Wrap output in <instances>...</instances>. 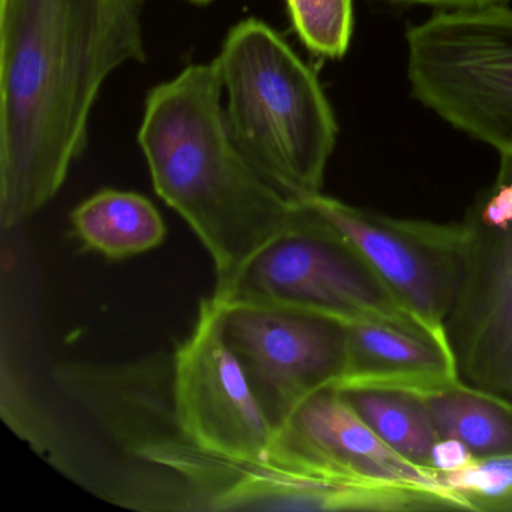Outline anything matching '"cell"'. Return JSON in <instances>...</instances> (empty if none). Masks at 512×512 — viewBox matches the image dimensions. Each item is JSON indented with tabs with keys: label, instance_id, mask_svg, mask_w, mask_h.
<instances>
[{
	"label": "cell",
	"instance_id": "obj_19",
	"mask_svg": "<svg viewBox=\"0 0 512 512\" xmlns=\"http://www.w3.org/2000/svg\"><path fill=\"white\" fill-rule=\"evenodd\" d=\"M383 2L394 7H425L443 11L508 4L509 0H383Z\"/></svg>",
	"mask_w": 512,
	"mask_h": 512
},
{
	"label": "cell",
	"instance_id": "obj_2",
	"mask_svg": "<svg viewBox=\"0 0 512 512\" xmlns=\"http://www.w3.org/2000/svg\"><path fill=\"white\" fill-rule=\"evenodd\" d=\"M64 391L130 466L109 499L158 511H322L328 476L278 443L271 461L212 454L182 430L172 356L59 367Z\"/></svg>",
	"mask_w": 512,
	"mask_h": 512
},
{
	"label": "cell",
	"instance_id": "obj_12",
	"mask_svg": "<svg viewBox=\"0 0 512 512\" xmlns=\"http://www.w3.org/2000/svg\"><path fill=\"white\" fill-rule=\"evenodd\" d=\"M278 434L370 478L455 494L440 484L437 472L406 460L383 442L335 389H325L305 401Z\"/></svg>",
	"mask_w": 512,
	"mask_h": 512
},
{
	"label": "cell",
	"instance_id": "obj_15",
	"mask_svg": "<svg viewBox=\"0 0 512 512\" xmlns=\"http://www.w3.org/2000/svg\"><path fill=\"white\" fill-rule=\"evenodd\" d=\"M338 392L383 442L406 460L430 469L431 448L439 434L421 395L388 389Z\"/></svg>",
	"mask_w": 512,
	"mask_h": 512
},
{
	"label": "cell",
	"instance_id": "obj_5",
	"mask_svg": "<svg viewBox=\"0 0 512 512\" xmlns=\"http://www.w3.org/2000/svg\"><path fill=\"white\" fill-rule=\"evenodd\" d=\"M406 50L413 98L512 157V8L436 11L407 28Z\"/></svg>",
	"mask_w": 512,
	"mask_h": 512
},
{
	"label": "cell",
	"instance_id": "obj_20",
	"mask_svg": "<svg viewBox=\"0 0 512 512\" xmlns=\"http://www.w3.org/2000/svg\"><path fill=\"white\" fill-rule=\"evenodd\" d=\"M484 512H512V493L488 505Z\"/></svg>",
	"mask_w": 512,
	"mask_h": 512
},
{
	"label": "cell",
	"instance_id": "obj_9",
	"mask_svg": "<svg viewBox=\"0 0 512 512\" xmlns=\"http://www.w3.org/2000/svg\"><path fill=\"white\" fill-rule=\"evenodd\" d=\"M223 317L224 299H202L193 331L172 355L176 416L193 442L212 454L274 460L278 433L227 343Z\"/></svg>",
	"mask_w": 512,
	"mask_h": 512
},
{
	"label": "cell",
	"instance_id": "obj_16",
	"mask_svg": "<svg viewBox=\"0 0 512 512\" xmlns=\"http://www.w3.org/2000/svg\"><path fill=\"white\" fill-rule=\"evenodd\" d=\"M290 22L305 49L323 59H341L352 43L353 0H286Z\"/></svg>",
	"mask_w": 512,
	"mask_h": 512
},
{
	"label": "cell",
	"instance_id": "obj_10",
	"mask_svg": "<svg viewBox=\"0 0 512 512\" xmlns=\"http://www.w3.org/2000/svg\"><path fill=\"white\" fill-rule=\"evenodd\" d=\"M302 202L340 230L395 298L431 332L445 337L460 271V223L389 217L320 193Z\"/></svg>",
	"mask_w": 512,
	"mask_h": 512
},
{
	"label": "cell",
	"instance_id": "obj_7",
	"mask_svg": "<svg viewBox=\"0 0 512 512\" xmlns=\"http://www.w3.org/2000/svg\"><path fill=\"white\" fill-rule=\"evenodd\" d=\"M443 332L461 383L512 404V157L460 223V271Z\"/></svg>",
	"mask_w": 512,
	"mask_h": 512
},
{
	"label": "cell",
	"instance_id": "obj_3",
	"mask_svg": "<svg viewBox=\"0 0 512 512\" xmlns=\"http://www.w3.org/2000/svg\"><path fill=\"white\" fill-rule=\"evenodd\" d=\"M155 193L184 218L214 263L227 299L253 257L299 208L244 157L224 115L214 61L188 65L149 91L137 134Z\"/></svg>",
	"mask_w": 512,
	"mask_h": 512
},
{
	"label": "cell",
	"instance_id": "obj_21",
	"mask_svg": "<svg viewBox=\"0 0 512 512\" xmlns=\"http://www.w3.org/2000/svg\"><path fill=\"white\" fill-rule=\"evenodd\" d=\"M188 4L197 5V7H206V5H211L215 0H185Z\"/></svg>",
	"mask_w": 512,
	"mask_h": 512
},
{
	"label": "cell",
	"instance_id": "obj_8",
	"mask_svg": "<svg viewBox=\"0 0 512 512\" xmlns=\"http://www.w3.org/2000/svg\"><path fill=\"white\" fill-rule=\"evenodd\" d=\"M224 335L277 433L343 376L347 325L298 308L224 299Z\"/></svg>",
	"mask_w": 512,
	"mask_h": 512
},
{
	"label": "cell",
	"instance_id": "obj_14",
	"mask_svg": "<svg viewBox=\"0 0 512 512\" xmlns=\"http://www.w3.org/2000/svg\"><path fill=\"white\" fill-rule=\"evenodd\" d=\"M439 437L463 442L475 458L512 454V404L460 383L422 397Z\"/></svg>",
	"mask_w": 512,
	"mask_h": 512
},
{
	"label": "cell",
	"instance_id": "obj_4",
	"mask_svg": "<svg viewBox=\"0 0 512 512\" xmlns=\"http://www.w3.org/2000/svg\"><path fill=\"white\" fill-rule=\"evenodd\" d=\"M239 151L293 202L322 193L338 125L319 77L268 23L230 29L214 59Z\"/></svg>",
	"mask_w": 512,
	"mask_h": 512
},
{
	"label": "cell",
	"instance_id": "obj_17",
	"mask_svg": "<svg viewBox=\"0 0 512 512\" xmlns=\"http://www.w3.org/2000/svg\"><path fill=\"white\" fill-rule=\"evenodd\" d=\"M440 484L466 499L473 511L512 493V454L475 458L472 464L451 473H437Z\"/></svg>",
	"mask_w": 512,
	"mask_h": 512
},
{
	"label": "cell",
	"instance_id": "obj_1",
	"mask_svg": "<svg viewBox=\"0 0 512 512\" xmlns=\"http://www.w3.org/2000/svg\"><path fill=\"white\" fill-rule=\"evenodd\" d=\"M146 0H0V226L55 199L109 77L145 64Z\"/></svg>",
	"mask_w": 512,
	"mask_h": 512
},
{
	"label": "cell",
	"instance_id": "obj_11",
	"mask_svg": "<svg viewBox=\"0 0 512 512\" xmlns=\"http://www.w3.org/2000/svg\"><path fill=\"white\" fill-rule=\"evenodd\" d=\"M460 383L445 340L356 322L347 325L346 368L332 389H388L427 397Z\"/></svg>",
	"mask_w": 512,
	"mask_h": 512
},
{
	"label": "cell",
	"instance_id": "obj_18",
	"mask_svg": "<svg viewBox=\"0 0 512 512\" xmlns=\"http://www.w3.org/2000/svg\"><path fill=\"white\" fill-rule=\"evenodd\" d=\"M475 461V455L463 442L449 437H439L431 448L428 467L437 473L458 472Z\"/></svg>",
	"mask_w": 512,
	"mask_h": 512
},
{
	"label": "cell",
	"instance_id": "obj_13",
	"mask_svg": "<svg viewBox=\"0 0 512 512\" xmlns=\"http://www.w3.org/2000/svg\"><path fill=\"white\" fill-rule=\"evenodd\" d=\"M74 235L88 250L125 259L154 250L166 238L163 217L146 197L133 191L103 190L71 214Z\"/></svg>",
	"mask_w": 512,
	"mask_h": 512
},
{
	"label": "cell",
	"instance_id": "obj_6",
	"mask_svg": "<svg viewBox=\"0 0 512 512\" xmlns=\"http://www.w3.org/2000/svg\"><path fill=\"white\" fill-rule=\"evenodd\" d=\"M227 299L298 308L346 325L382 323L446 341L413 316L361 251L305 202L248 263Z\"/></svg>",
	"mask_w": 512,
	"mask_h": 512
}]
</instances>
